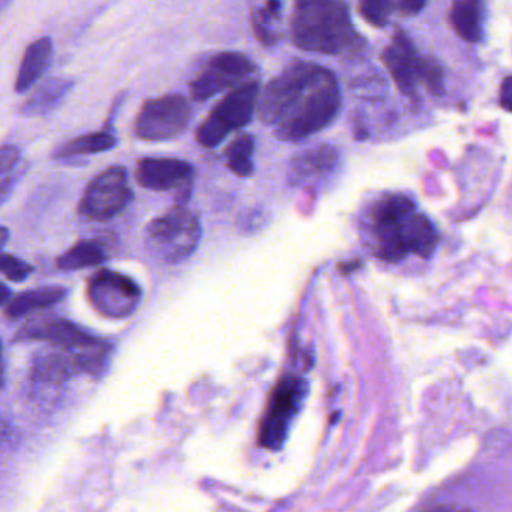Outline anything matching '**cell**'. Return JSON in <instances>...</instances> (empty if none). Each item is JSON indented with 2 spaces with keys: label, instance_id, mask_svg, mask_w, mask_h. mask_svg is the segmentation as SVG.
Here are the masks:
<instances>
[{
  "label": "cell",
  "instance_id": "cell-1",
  "mask_svg": "<svg viewBox=\"0 0 512 512\" xmlns=\"http://www.w3.org/2000/svg\"><path fill=\"white\" fill-rule=\"evenodd\" d=\"M340 109L335 74L322 65L293 61L266 86L257 115L281 142H302L331 125Z\"/></svg>",
  "mask_w": 512,
  "mask_h": 512
},
{
  "label": "cell",
  "instance_id": "cell-2",
  "mask_svg": "<svg viewBox=\"0 0 512 512\" xmlns=\"http://www.w3.org/2000/svg\"><path fill=\"white\" fill-rule=\"evenodd\" d=\"M370 227L376 239V257L400 263L410 254L430 259L439 244V233L430 218L416 211L415 202L404 194H386L370 212Z\"/></svg>",
  "mask_w": 512,
  "mask_h": 512
},
{
  "label": "cell",
  "instance_id": "cell-3",
  "mask_svg": "<svg viewBox=\"0 0 512 512\" xmlns=\"http://www.w3.org/2000/svg\"><path fill=\"white\" fill-rule=\"evenodd\" d=\"M290 38L298 49L340 56L365 46L350 17L349 7L334 0H301L293 8Z\"/></svg>",
  "mask_w": 512,
  "mask_h": 512
},
{
  "label": "cell",
  "instance_id": "cell-4",
  "mask_svg": "<svg viewBox=\"0 0 512 512\" xmlns=\"http://www.w3.org/2000/svg\"><path fill=\"white\" fill-rule=\"evenodd\" d=\"M382 62L398 91L406 97H418L419 88H427L433 95L442 94L445 79L442 65L430 56L421 55L403 29L392 35L382 52Z\"/></svg>",
  "mask_w": 512,
  "mask_h": 512
},
{
  "label": "cell",
  "instance_id": "cell-5",
  "mask_svg": "<svg viewBox=\"0 0 512 512\" xmlns=\"http://www.w3.org/2000/svg\"><path fill=\"white\" fill-rule=\"evenodd\" d=\"M202 239L199 218L184 206L172 209L146 226V248L161 262L176 265L196 253Z\"/></svg>",
  "mask_w": 512,
  "mask_h": 512
},
{
  "label": "cell",
  "instance_id": "cell-6",
  "mask_svg": "<svg viewBox=\"0 0 512 512\" xmlns=\"http://www.w3.org/2000/svg\"><path fill=\"white\" fill-rule=\"evenodd\" d=\"M259 92L260 86L257 82L244 83L230 91L197 128V143L203 148L214 149L227 136L247 127L253 121L259 106Z\"/></svg>",
  "mask_w": 512,
  "mask_h": 512
},
{
  "label": "cell",
  "instance_id": "cell-7",
  "mask_svg": "<svg viewBox=\"0 0 512 512\" xmlns=\"http://www.w3.org/2000/svg\"><path fill=\"white\" fill-rule=\"evenodd\" d=\"M19 337L26 340H46L62 347L65 352L73 353L82 370H97L109 353V346L104 341L64 319L32 323L20 331Z\"/></svg>",
  "mask_w": 512,
  "mask_h": 512
},
{
  "label": "cell",
  "instance_id": "cell-8",
  "mask_svg": "<svg viewBox=\"0 0 512 512\" xmlns=\"http://www.w3.org/2000/svg\"><path fill=\"white\" fill-rule=\"evenodd\" d=\"M307 383L299 377L284 376L269 397L259 428V443L269 451H280L289 434L290 424L301 409Z\"/></svg>",
  "mask_w": 512,
  "mask_h": 512
},
{
  "label": "cell",
  "instance_id": "cell-9",
  "mask_svg": "<svg viewBox=\"0 0 512 512\" xmlns=\"http://www.w3.org/2000/svg\"><path fill=\"white\" fill-rule=\"evenodd\" d=\"M191 107L179 94L146 101L134 122V134L143 142H169L182 136L190 125Z\"/></svg>",
  "mask_w": 512,
  "mask_h": 512
},
{
  "label": "cell",
  "instance_id": "cell-10",
  "mask_svg": "<svg viewBox=\"0 0 512 512\" xmlns=\"http://www.w3.org/2000/svg\"><path fill=\"white\" fill-rule=\"evenodd\" d=\"M133 197L127 170L119 166L110 167L95 176L83 191L79 203L80 217L97 223L112 220L130 205Z\"/></svg>",
  "mask_w": 512,
  "mask_h": 512
},
{
  "label": "cell",
  "instance_id": "cell-11",
  "mask_svg": "<svg viewBox=\"0 0 512 512\" xmlns=\"http://www.w3.org/2000/svg\"><path fill=\"white\" fill-rule=\"evenodd\" d=\"M86 298L100 316L107 319H127L142 302L139 284L127 275L112 269H101L86 284Z\"/></svg>",
  "mask_w": 512,
  "mask_h": 512
},
{
  "label": "cell",
  "instance_id": "cell-12",
  "mask_svg": "<svg viewBox=\"0 0 512 512\" xmlns=\"http://www.w3.org/2000/svg\"><path fill=\"white\" fill-rule=\"evenodd\" d=\"M256 71L257 65L244 53H217L208 59L199 76L191 82L193 100L203 103L226 89L239 88Z\"/></svg>",
  "mask_w": 512,
  "mask_h": 512
},
{
  "label": "cell",
  "instance_id": "cell-13",
  "mask_svg": "<svg viewBox=\"0 0 512 512\" xmlns=\"http://www.w3.org/2000/svg\"><path fill=\"white\" fill-rule=\"evenodd\" d=\"M194 167L176 158H142L137 163L136 179L140 187L149 191H178L184 203L193 187Z\"/></svg>",
  "mask_w": 512,
  "mask_h": 512
},
{
  "label": "cell",
  "instance_id": "cell-14",
  "mask_svg": "<svg viewBox=\"0 0 512 512\" xmlns=\"http://www.w3.org/2000/svg\"><path fill=\"white\" fill-rule=\"evenodd\" d=\"M340 155L334 146L320 145L296 155L290 163L289 184L292 187H311L331 175Z\"/></svg>",
  "mask_w": 512,
  "mask_h": 512
},
{
  "label": "cell",
  "instance_id": "cell-15",
  "mask_svg": "<svg viewBox=\"0 0 512 512\" xmlns=\"http://www.w3.org/2000/svg\"><path fill=\"white\" fill-rule=\"evenodd\" d=\"M53 43L50 38L43 37L26 49L16 80L17 94H25L46 73L52 64Z\"/></svg>",
  "mask_w": 512,
  "mask_h": 512
},
{
  "label": "cell",
  "instance_id": "cell-16",
  "mask_svg": "<svg viewBox=\"0 0 512 512\" xmlns=\"http://www.w3.org/2000/svg\"><path fill=\"white\" fill-rule=\"evenodd\" d=\"M68 290L61 286L40 287V289L28 290L17 296H11L10 301L4 305V313L8 319H20L26 314L38 310H46L64 301Z\"/></svg>",
  "mask_w": 512,
  "mask_h": 512
},
{
  "label": "cell",
  "instance_id": "cell-17",
  "mask_svg": "<svg viewBox=\"0 0 512 512\" xmlns=\"http://www.w3.org/2000/svg\"><path fill=\"white\" fill-rule=\"evenodd\" d=\"M73 86V80L59 79V77L46 80L22 104L20 113L26 116V118H38V116H44L47 113L53 112V110L61 106L62 101L65 100Z\"/></svg>",
  "mask_w": 512,
  "mask_h": 512
},
{
  "label": "cell",
  "instance_id": "cell-18",
  "mask_svg": "<svg viewBox=\"0 0 512 512\" xmlns=\"http://www.w3.org/2000/svg\"><path fill=\"white\" fill-rule=\"evenodd\" d=\"M452 29L455 34L466 41V43L476 44L482 40L484 34V5L475 0H460L452 5L449 13Z\"/></svg>",
  "mask_w": 512,
  "mask_h": 512
},
{
  "label": "cell",
  "instance_id": "cell-19",
  "mask_svg": "<svg viewBox=\"0 0 512 512\" xmlns=\"http://www.w3.org/2000/svg\"><path fill=\"white\" fill-rule=\"evenodd\" d=\"M116 143H118V140L113 136L112 131H98V133L86 134V136L76 137V139L64 143V145L56 149L53 157H55L56 160H71V158L88 157V155L112 151Z\"/></svg>",
  "mask_w": 512,
  "mask_h": 512
},
{
  "label": "cell",
  "instance_id": "cell-20",
  "mask_svg": "<svg viewBox=\"0 0 512 512\" xmlns=\"http://www.w3.org/2000/svg\"><path fill=\"white\" fill-rule=\"evenodd\" d=\"M107 260V253L98 241H79L76 245L65 251L56 260V266L61 271H80V269L94 268L103 265Z\"/></svg>",
  "mask_w": 512,
  "mask_h": 512
},
{
  "label": "cell",
  "instance_id": "cell-21",
  "mask_svg": "<svg viewBox=\"0 0 512 512\" xmlns=\"http://www.w3.org/2000/svg\"><path fill=\"white\" fill-rule=\"evenodd\" d=\"M425 7L424 2H362L359 14L376 28H385L395 13L400 16H413Z\"/></svg>",
  "mask_w": 512,
  "mask_h": 512
},
{
  "label": "cell",
  "instance_id": "cell-22",
  "mask_svg": "<svg viewBox=\"0 0 512 512\" xmlns=\"http://www.w3.org/2000/svg\"><path fill=\"white\" fill-rule=\"evenodd\" d=\"M254 149L256 142L250 134H239L226 149V163L230 172L239 178H250L254 173Z\"/></svg>",
  "mask_w": 512,
  "mask_h": 512
},
{
  "label": "cell",
  "instance_id": "cell-23",
  "mask_svg": "<svg viewBox=\"0 0 512 512\" xmlns=\"http://www.w3.org/2000/svg\"><path fill=\"white\" fill-rule=\"evenodd\" d=\"M0 169H2V202H7L8 194L26 170V163L22 160V154L16 146L5 145L2 148Z\"/></svg>",
  "mask_w": 512,
  "mask_h": 512
},
{
  "label": "cell",
  "instance_id": "cell-24",
  "mask_svg": "<svg viewBox=\"0 0 512 512\" xmlns=\"http://www.w3.org/2000/svg\"><path fill=\"white\" fill-rule=\"evenodd\" d=\"M280 10V2H269V4H266V7L257 8L251 14L254 35H256L257 40L263 46H274L277 43V34L272 31L269 23H271L272 19H277L280 16Z\"/></svg>",
  "mask_w": 512,
  "mask_h": 512
},
{
  "label": "cell",
  "instance_id": "cell-25",
  "mask_svg": "<svg viewBox=\"0 0 512 512\" xmlns=\"http://www.w3.org/2000/svg\"><path fill=\"white\" fill-rule=\"evenodd\" d=\"M0 272H2V275L7 280L13 281V283H22V281L28 280L29 275L34 272V268L25 260L19 259V257L2 253Z\"/></svg>",
  "mask_w": 512,
  "mask_h": 512
},
{
  "label": "cell",
  "instance_id": "cell-26",
  "mask_svg": "<svg viewBox=\"0 0 512 512\" xmlns=\"http://www.w3.org/2000/svg\"><path fill=\"white\" fill-rule=\"evenodd\" d=\"M499 103L502 109L512 113V76L503 79L499 91Z\"/></svg>",
  "mask_w": 512,
  "mask_h": 512
},
{
  "label": "cell",
  "instance_id": "cell-27",
  "mask_svg": "<svg viewBox=\"0 0 512 512\" xmlns=\"http://www.w3.org/2000/svg\"><path fill=\"white\" fill-rule=\"evenodd\" d=\"M359 266H361V260H350V262L340 263L338 269H340V272H343V274H350V272L358 269Z\"/></svg>",
  "mask_w": 512,
  "mask_h": 512
},
{
  "label": "cell",
  "instance_id": "cell-28",
  "mask_svg": "<svg viewBox=\"0 0 512 512\" xmlns=\"http://www.w3.org/2000/svg\"><path fill=\"white\" fill-rule=\"evenodd\" d=\"M431 512H469V511H463V509L439 508V509H436V511H431Z\"/></svg>",
  "mask_w": 512,
  "mask_h": 512
},
{
  "label": "cell",
  "instance_id": "cell-29",
  "mask_svg": "<svg viewBox=\"0 0 512 512\" xmlns=\"http://www.w3.org/2000/svg\"><path fill=\"white\" fill-rule=\"evenodd\" d=\"M8 239V229L7 227H2V245L7 244Z\"/></svg>",
  "mask_w": 512,
  "mask_h": 512
}]
</instances>
